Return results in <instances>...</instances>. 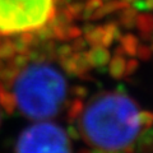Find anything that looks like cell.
I'll return each instance as SVG.
<instances>
[{
  "instance_id": "1",
  "label": "cell",
  "mask_w": 153,
  "mask_h": 153,
  "mask_svg": "<svg viewBox=\"0 0 153 153\" xmlns=\"http://www.w3.org/2000/svg\"><path fill=\"white\" fill-rule=\"evenodd\" d=\"M139 110L126 93L110 91L91 100L79 120L83 139L101 153H121L138 139L153 117Z\"/></svg>"
},
{
  "instance_id": "2",
  "label": "cell",
  "mask_w": 153,
  "mask_h": 153,
  "mask_svg": "<svg viewBox=\"0 0 153 153\" xmlns=\"http://www.w3.org/2000/svg\"><path fill=\"white\" fill-rule=\"evenodd\" d=\"M13 94L19 111L28 119H50L66 98V80L51 64L33 63L14 79Z\"/></svg>"
},
{
  "instance_id": "3",
  "label": "cell",
  "mask_w": 153,
  "mask_h": 153,
  "mask_svg": "<svg viewBox=\"0 0 153 153\" xmlns=\"http://www.w3.org/2000/svg\"><path fill=\"white\" fill-rule=\"evenodd\" d=\"M54 0H0V33L37 30L51 16Z\"/></svg>"
},
{
  "instance_id": "4",
  "label": "cell",
  "mask_w": 153,
  "mask_h": 153,
  "mask_svg": "<svg viewBox=\"0 0 153 153\" xmlns=\"http://www.w3.org/2000/svg\"><path fill=\"white\" fill-rule=\"evenodd\" d=\"M16 153H71L64 129L52 123L28 126L18 138Z\"/></svg>"
}]
</instances>
